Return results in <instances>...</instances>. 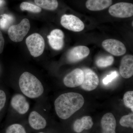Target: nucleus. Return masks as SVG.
<instances>
[{
	"mask_svg": "<svg viewBox=\"0 0 133 133\" xmlns=\"http://www.w3.org/2000/svg\"><path fill=\"white\" fill-rule=\"evenodd\" d=\"M82 95L76 92H68L59 95L55 101V111L61 119L69 118L84 105Z\"/></svg>",
	"mask_w": 133,
	"mask_h": 133,
	"instance_id": "obj_1",
	"label": "nucleus"
},
{
	"mask_svg": "<svg viewBox=\"0 0 133 133\" xmlns=\"http://www.w3.org/2000/svg\"><path fill=\"white\" fill-rule=\"evenodd\" d=\"M19 88L22 92L30 98H36L43 93L44 89L41 81L31 73L25 72L19 79Z\"/></svg>",
	"mask_w": 133,
	"mask_h": 133,
	"instance_id": "obj_2",
	"label": "nucleus"
},
{
	"mask_svg": "<svg viewBox=\"0 0 133 133\" xmlns=\"http://www.w3.org/2000/svg\"><path fill=\"white\" fill-rule=\"evenodd\" d=\"M30 28L29 21L24 19L19 24L10 26L8 30V34L11 41L19 42L23 40Z\"/></svg>",
	"mask_w": 133,
	"mask_h": 133,
	"instance_id": "obj_3",
	"label": "nucleus"
},
{
	"mask_svg": "<svg viewBox=\"0 0 133 133\" xmlns=\"http://www.w3.org/2000/svg\"><path fill=\"white\" fill-rule=\"evenodd\" d=\"M26 43L30 54L33 57H38L43 54L45 42L40 34L35 33L30 35L26 38Z\"/></svg>",
	"mask_w": 133,
	"mask_h": 133,
	"instance_id": "obj_4",
	"label": "nucleus"
},
{
	"mask_svg": "<svg viewBox=\"0 0 133 133\" xmlns=\"http://www.w3.org/2000/svg\"><path fill=\"white\" fill-rule=\"evenodd\" d=\"M108 11L112 16L115 17L121 18L131 17L133 15V5L130 3H118L111 6Z\"/></svg>",
	"mask_w": 133,
	"mask_h": 133,
	"instance_id": "obj_5",
	"label": "nucleus"
},
{
	"mask_svg": "<svg viewBox=\"0 0 133 133\" xmlns=\"http://www.w3.org/2000/svg\"><path fill=\"white\" fill-rule=\"evenodd\" d=\"M60 23L65 28L74 32H79L83 30L85 25L77 17L72 15L62 16Z\"/></svg>",
	"mask_w": 133,
	"mask_h": 133,
	"instance_id": "obj_6",
	"label": "nucleus"
},
{
	"mask_svg": "<svg viewBox=\"0 0 133 133\" xmlns=\"http://www.w3.org/2000/svg\"><path fill=\"white\" fill-rule=\"evenodd\" d=\"M102 46L105 50L113 55L119 56L127 51L125 46L121 41L115 39H108L102 42Z\"/></svg>",
	"mask_w": 133,
	"mask_h": 133,
	"instance_id": "obj_7",
	"label": "nucleus"
},
{
	"mask_svg": "<svg viewBox=\"0 0 133 133\" xmlns=\"http://www.w3.org/2000/svg\"><path fill=\"white\" fill-rule=\"evenodd\" d=\"M82 70L84 73V79L81 85V88L87 91L95 90L99 83L97 75L90 69L85 68Z\"/></svg>",
	"mask_w": 133,
	"mask_h": 133,
	"instance_id": "obj_8",
	"label": "nucleus"
},
{
	"mask_svg": "<svg viewBox=\"0 0 133 133\" xmlns=\"http://www.w3.org/2000/svg\"><path fill=\"white\" fill-rule=\"evenodd\" d=\"M84 79L83 70L74 69L64 77L63 83L65 85L69 88H74L81 86Z\"/></svg>",
	"mask_w": 133,
	"mask_h": 133,
	"instance_id": "obj_9",
	"label": "nucleus"
},
{
	"mask_svg": "<svg viewBox=\"0 0 133 133\" xmlns=\"http://www.w3.org/2000/svg\"><path fill=\"white\" fill-rule=\"evenodd\" d=\"M10 104L12 108L20 114H25L30 108L29 104L26 98L19 94H16L12 97Z\"/></svg>",
	"mask_w": 133,
	"mask_h": 133,
	"instance_id": "obj_10",
	"label": "nucleus"
},
{
	"mask_svg": "<svg viewBox=\"0 0 133 133\" xmlns=\"http://www.w3.org/2000/svg\"><path fill=\"white\" fill-rule=\"evenodd\" d=\"M90 53V50L88 47L83 45L76 46L68 52L67 59L71 63H76L87 57Z\"/></svg>",
	"mask_w": 133,
	"mask_h": 133,
	"instance_id": "obj_11",
	"label": "nucleus"
},
{
	"mask_svg": "<svg viewBox=\"0 0 133 133\" xmlns=\"http://www.w3.org/2000/svg\"><path fill=\"white\" fill-rule=\"evenodd\" d=\"M120 74L122 77L129 78L133 75V56L127 55L122 58L119 66Z\"/></svg>",
	"mask_w": 133,
	"mask_h": 133,
	"instance_id": "obj_12",
	"label": "nucleus"
},
{
	"mask_svg": "<svg viewBox=\"0 0 133 133\" xmlns=\"http://www.w3.org/2000/svg\"><path fill=\"white\" fill-rule=\"evenodd\" d=\"M102 133H116V121L114 115L107 113L102 117L101 120Z\"/></svg>",
	"mask_w": 133,
	"mask_h": 133,
	"instance_id": "obj_13",
	"label": "nucleus"
},
{
	"mask_svg": "<svg viewBox=\"0 0 133 133\" xmlns=\"http://www.w3.org/2000/svg\"><path fill=\"white\" fill-rule=\"evenodd\" d=\"M28 120L30 125L36 130L43 129L47 125V122L45 119L36 111H33L30 113Z\"/></svg>",
	"mask_w": 133,
	"mask_h": 133,
	"instance_id": "obj_14",
	"label": "nucleus"
},
{
	"mask_svg": "<svg viewBox=\"0 0 133 133\" xmlns=\"http://www.w3.org/2000/svg\"><path fill=\"white\" fill-rule=\"evenodd\" d=\"M112 0H87L86 7L91 11H97L103 10L112 5Z\"/></svg>",
	"mask_w": 133,
	"mask_h": 133,
	"instance_id": "obj_15",
	"label": "nucleus"
},
{
	"mask_svg": "<svg viewBox=\"0 0 133 133\" xmlns=\"http://www.w3.org/2000/svg\"><path fill=\"white\" fill-rule=\"evenodd\" d=\"M93 125L92 118L90 116H84L81 119H77L74 122L73 129L75 132L80 133L84 130H88Z\"/></svg>",
	"mask_w": 133,
	"mask_h": 133,
	"instance_id": "obj_16",
	"label": "nucleus"
},
{
	"mask_svg": "<svg viewBox=\"0 0 133 133\" xmlns=\"http://www.w3.org/2000/svg\"><path fill=\"white\" fill-rule=\"evenodd\" d=\"M35 2L39 7L47 10H55L58 5L57 0H35Z\"/></svg>",
	"mask_w": 133,
	"mask_h": 133,
	"instance_id": "obj_17",
	"label": "nucleus"
},
{
	"mask_svg": "<svg viewBox=\"0 0 133 133\" xmlns=\"http://www.w3.org/2000/svg\"><path fill=\"white\" fill-rule=\"evenodd\" d=\"M48 38L50 45L53 49L59 50L62 49L63 47L64 38L50 35L48 36Z\"/></svg>",
	"mask_w": 133,
	"mask_h": 133,
	"instance_id": "obj_18",
	"label": "nucleus"
},
{
	"mask_svg": "<svg viewBox=\"0 0 133 133\" xmlns=\"http://www.w3.org/2000/svg\"><path fill=\"white\" fill-rule=\"evenodd\" d=\"M114 58L109 56L99 58L96 62L97 66L100 68H104L111 65L114 62Z\"/></svg>",
	"mask_w": 133,
	"mask_h": 133,
	"instance_id": "obj_19",
	"label": "nucleus"
},
{
	"mask_svg": "<svg viewBox=\"0 0 133 133\" xmlns=\"http://www.w3.org/2000/svg\"><path fill=\"white\" fill-rule=\"evenodd\" d=\"M0 19V28L3 30L8 29L14 21V17L11 15L4 14L1 15Z\"/></svg>",
	"mask_w": 133,
	"mask_h": 133,
	"instance_id": "obj_20",
	"label": "nucleus"
},
{
	"mask_svg": "<svg viewBox=\"0 0 133 133\" xmlns=\"http://www.w3.org/2000/svg\"><path fill=\"white\" fill-rule=\"evenodd\" d=\"M20 8L22 11L26 10L34 13H39L42 11L41 8L37 5L28 2L22 3L20 5Z\"/></svg>",
	"mask_w": 133,
	"mask_h": 133,
	"instance_id": "obj_21",
	"label": "nucleus"
},
{
	"mask_svg": "<svg viewBox=\"0 0 133 133\" xmlns=\"http://www.w3.org/2000/svg\"><path fill=\"white\" fill-rule=\"evenodd\" d=\"M120 124L121 126L126 127L133 128V112L123 116L121 119Z\"/></svg>",
	"mask_w": 133,
	"mask_h": 133,
	"instance_id": "obj_22",
	"label": "nucleus"
},
{
	"mask_svg": "<svg viewBox=\"0 0 133 133\" xmlns=\"http://www.w3.org/2000/svg\"><path fill=\"white\" fill-rule=\"evenodd\" d=\"M5 133H27L24 127L21 124H15L8 127Z\"/></svg>",
	"mask_w": 133,
	"mask_h": 133,
	"instance_id": "obj_23",
	"label": "nucleus"
},
{
	"mask_svg": "<svg viewBox=\"0 0 133 133\" xmlns=\"http://www.w3.org/2000/svg\"><path fill=\"white\" fill-rule=\"evenodd\" d=\"M124 101L125 105L133 111V91H129L126 92L124 96Z\"/></svg>",
	"mask_w": 133,
	"mask_h": 133,
	"instance_id": "obj_24",
	"label": "nucleus"
},
{
	"mask_svg": "<svg viewBox=\"0 0 133 133\" xmlns=\"http://www.w3.org/2000/svg\"><path fill=\"white\" fill-rule=\"evenodd\" d=\"M118 74L117 71H113L111 74L108 75L103 79V84L104 85L108 84L118 77Z\"/></svg>",
	"mask_w": 133,
	"mask_h": 133,
	"instance_id": "obj_25",
	"label": "nucleus"
},
{
	"mask_svg": "<svg viewBox=\"0 0 133 133\" xmlns=\"http://www.w3.org/2000/svg\"><path fill=\"white\" fill-rule=\"evenodd\" d=\"M6 100V96L5 92L0 90V111L5 106Z\"/></svg>",
	"mask_w": 133,
	"mask_h": 133,
	"instance_id": "obj_26",
	"label": "nucleus"
},
{
	"mask_svg": "<svg viewBox=\"0 0 133 133\" xmlns=\"http://www.w3.org/2000/svg\"><path fill=\"white\" fill-rule=\"evenodd\" d=\"M50 35L53 36L61 38H64V34L61 30L56 29L53 30L50 33Z\"/></svg>",
	"mask_w": 133,
	"mask_h": 133,
	"instance_id": "obj_27",
	"label": "nucleus"
},
{
	"mask_svg": "<svg viewBox=\"0 0 133 133\" xmlns=\"http://www.w3.org/2000/svg\"><path fill=\"white\" fill-rule=\"evenodd\" d=\"M5 40L3 36L2 33L0 31V54L2 53L4 49Z\"/></svg>",
	"mask_w": 133,
	"mask_h": 133,
	"instance_id": "obj_28",
	"label": "nucleus"
},
{
	"mask_svg": "<svg viewBox=\"0 0 133 133\" xmlns=\"http://www.w3.org/2000/svg\"><path fill=\"white\" fill-rule=\"evenodd\" d=\"M4 1L3 0H0V7L1 6H2L3 5V3H4Z\"/></svg>",
	"mask_w": 133,
	"mask_h": 133,
	"instance_id": "obj_29",
	"label": "nucleus"
},
{
	"mask_svg": "<svg viewBox=\"0 0 133 133\" xmlns=\"http://www.w3.org/2000/svg\"><path fill=\"white\" fill-rule=\"evenodd\" d=\"M132 26H133V22H132Z\"/></svg>",
	"mask_w": 133,
	"mask_h": 133,
	"instance_id": "obj_30",
	"label": "nucleus"
},
{
	"mask_svg": "<svg viewBox=\"0 0 133 133\" xmlns=\"http://www.w3.org/2000/svg\"><path fill=\"white\" fill-rule=\"evenodd\" d=\"M44 133V132H40V133Z\"/></svg>",
	"mask_w": 133,
	"mask_h": 133,
	"instance_id": "obj_31",
	"label": "nucleus"
}]
</instances>
